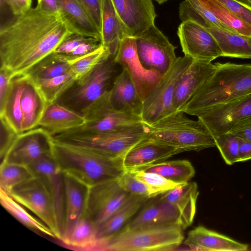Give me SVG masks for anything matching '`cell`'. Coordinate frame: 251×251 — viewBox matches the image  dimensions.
<instances>
[{"mask_svg":"<svg viewBox=\"0 0 251 251\" xmlns=\"http://www.w3.org/2000/svg\"><path fill=\"white\" fill-rule=\"evenodd\" d=\"M0 30V67L26 73L73 33L60 14L31 8Z\"/></svg>","mask_w":251,"mask_h":251,"instance_id":"obj_1","label":"cell"},{"mask_svg":"<svg viewBox=\"0 0 251 251\" xmlns=\"http://www.w3.org/2000/svg\"><path fill=\"white\" fill-rule=\"evenodd\" d=\"M53 140V155L61 170L88 187L118 178L125 171L122 158L91 147Z\"/></svg>","mask_w":251,"mask_h":251,"instance_id":"obj_2","label":"cell"},{"mask_svg":"<svg viewBox=\"0 0 251 251\" xmlns=\"http://www.w3.org/2000/svg\"><path fill=\"white\" fill-rule=\"evenodd\" d=\"M182 112L198 117L211 107L251 94V64L216 63Z\"/></svg>","mask_w":251,"mask_h":251,"instance_id":"obj_3","label":"cell"},{"mask_svg":"<svg viewBox=\"0 0 251 251\" xmlns=\"http://www.w3.org/2000/svg\"><path fill=\"white\" fill-rule=\"evenodd\" d=\"M182 229L177 225L150 226L130 230L123 229L99 243L95 251L172 250L183 241Z\"/></svg>","mask_w":251,"mask_h":251,"instance_id":"obj_4","label":"cell"},{"mask_svg":"<svg viewBox=\"0 0 251 251\" xmlns=\"http://www.w3.org/2000/svg\"><path fill=\"white\" fill-rule=\"evenodd\" d=\"M177 112L151 125H147L148 136L177 147L184 152L200 151L215 146L214 139L204 124Z\"/></svg>","mask_w":251,"mask_h":251,"instance_id":"obj_5","label":"cell"},{"mask_svg":"<svg viewBox=\"0 0 251 251\" xmlns=\"http://www.w3.org/2000/svg\"><path fill=\"white\" fill-rule=\"evenodd\" d=\"M147 136V125L142 123L107 132L74 129L53 138L60 142L91 147L122 159L130 149Z\"/></svg>","mask_w":251,"mask_h":251,"instance_id":"obj_6","label":"cell"},{"mask_svg":"<svg viewBox=\"0 0 251 251\" xmlns=\"http://www.w3.org/2000/svg\"><path fill=\"white\" fill-rule=\"evenodd\" d=\"M114 57L108 55L86 76L75 81L57 101L81 114L110 90L117 71Z\"/></svg>","mask_w":251,"mask_h":251,"instance_id":"obj_7","label":"cell"},{"mask_svg":"<svg viewBox=\"0 0 251 251\" xmlns=\"http://www.w3.org/2000/svg\"><path fill=\"white\" fill-rule=\"evenodd\" d=\"M193 60L186 56L177 57L169 70L143 101L141 117L144 123L151 125L176 111L174 99L177 84Z\"/></svg>","mask_w":251,"mask_h":251,"instance_id":"obj_8","label":"cell"},{"mask_svg":"<svg viewBox=\"0 0 251 251\" xmlns=\"http://www.w3.org/2000/svg\"><path fill=\"white\" fill-rule=\"evenodd\" d=\"M34 176L44 183L52 202L57 226V239L63 237L66 226V188L64 173L53 153L28 166Z\"/></svg>","mask_w":251,"mask_h":251,"instance_id":"obj_9","label":"cell"},{"mask_svg":"<svg viewBox=\"0 0 251 251\" xmlns=\"http://www.w3.org/2000/svg\"><path fill=\"white\" fill-rule=\"evenodd\" d=\"M138 58L147 69L164 75L175 62L176 47L155 25L135 37Z\"/></svg>","mask_w":251,"mask_h":251,"instance_id":"obj_10","label":"cell"},{"mask_svg":"<svg viewBox=\"0 0 251 251\" xmlns=\"http://www.w3.org/2000/svg\"><path fill=\"white\" fill-rule=\"evenodd\" d=\"M118 178L89 187L85 217L97 227L111 216L130 195L122 187Z\"/></svg>","mask_w":251,"mask_h":251,"instance_id":"obj_11","label":"cell"},{"mask_svg":"<svg viewBox=\"0 0 251 251\" xmlns=\"http://www.w3.org/2000/svg\"><path fill=\"white\" fill-rule=\"evenodd\" d=\"M83 115L85 123L75 129L107 132L143 123L140 115L112 107L108 100V92L89 107Z\"/></svg>","mask_w":251,"mask_h":251,"instance_id":"obj_12","label":"cell"},{"mask_svg":"<svg viewBox=\"0 0 251 251\" xmlns=\"http://www.w3.org/2000/svg\"><path fill=\"white\" fill-rule=\"evenodd\" d=\"M9 194L50 228L57 239L56 222L52 202L44 183L39 178L34 176L14 187Z\"/></svg>","mask_w":251,"mask_h":251,"instance_id":"obj_13","label":"cell"},{"mask_svg":"<svg viewBox=\"0 0 251 251\" xmlns=\"http://www.w3.org/2000/svg\"><path fill=\"white\" fill-rule=\"evenodd\" d=\"M114 61L126 70L143 101L163 76L143 66L138 57L135 38L132 36H127L122 39Z\"/></svg>","mask_w":251,"mask_h":251,"instance_id":"obj_14","label":"cell"},{"mask_svg":"<svg viewBox=\"0 0 251 251\" xmlns=\"http://www.w3.org/2000/svg\"><path fill=\"white\" fill-rule=\"evenodd\" d=\"M177 34L184 56L204 62H211L222 56V52L214 36L196 22L182 21Z\"/></svg>","mask_w":251,"mask_h":251,"instance_id":"obj_15","label":"cell"},{"mask_svg":"<svg viewBox=\"0 0 251 251\" xmlns=\"http://www.w3.org/2000/svg\"><path fill=\"white\" fill-rule=\"evenodd\" d=\"M53 137L47 131L37 127L18 135L0 162L28 166L53 153Z\"/></svg>","mask_w":251,"mask_h":251,"instance_id":"obj_16","label":"cell"},{"mask_svg":"<svg viewBox=\"0 0 251 251\" xmlns=\"http://www.w3.org/2000/svg\"><path fill=\"white\" fill-rule=\"evenodd\" d=\"M251 116V94L216 105L198 117L213 138L228 132L240 120Z\"/></svg>","mask_w":251,"mask_h":251,"instance_id":"obj_17","label":"cell"},{"mask_svg":"<svg viewBox=\"0 0 251 251\" xmlns=\"http://www.w3.org/2000/svg\"><path fill=\"white\" fill-rule=\"evenodd\" d=\"M184 152L181 149L148 136L130 149L122 158L126 171L139 170Z\"/></svg>","mask_w":251,"mask_h":251,"instance_id":"obj_18","label":"cell"},{"mask_svg":"<svg viewBox=\"0 0 251 251\" xmlns=\"http://www.w3.org/2000/svg\"><path fill=\"white\" fill-rule=\"evenodd\" d=\"M130 36L136 37L155 25L152 0H111Z\"/></svg>","mask_w":251,"mask_h":251,"instance_id":"obj_19","label":"cell"},{"mask_svg":"<svg viewBox=\"0 0 251 251\" xmlns=\"http://www.w3.org/2000/svg\"><path fill=\"white\" fill-rule=\"evenodd\" d=\"M215 69V64L211 62L193 60L176 86L174 99V107L176 112L182 111Z\"/></svg>","mask_w":251,"mask_h":251,"instance_id":"obj_20","label":"cell"},{"mask_svg":"<svg viewBox=\"0 0 251 251\" xmlns=\"http://www.w3.org/2000/svg\"><path fill=\"white\" fill-rule=\"evenodd\" d=\"M199 192L197 184L187 182L179 184L163 193L161 199L172 204L178 214V224L183 229L192 224L196 211Z\"/></svg>","mask_w":251,"mask_h":251,"instance_id":"obj_21","label":"cell"},{"mask_svg":"<svg viewBox=\"0 0 251 251\" xmlns=\"http://www.w3.org/2000/svg\"><path fill=\"white\" fill-rule=\"evenodd\" d=\"M85 122L82 114L55 101L47 105L38 126L53 136L79 127Z\"/></svg>","mask_w":251,"mask_h":251,"instance_id":"obj_22","label":"cell"},{"mask_svg":"<svg viewBox=\"0 0 251 251\" xmlns=\"http://www.w3.org/2000/svg\"><path fill=\"white\" fill-rule=\"evenodd\" d=\"M108 100L114 108L141 116L143 101L126 70L114 79L108 92Z\"/></svg>","mask_w":251,"mask_h":251,"instance_id":"obj_23","label":"cell"},{"mask_svg":"<svg viewBox=\"0 0 251 251\" xmlns=\"http://www.w3.org/2000/svg\"><path fill=\"white\" fill-rule=\"evenodd\" d=\"M150 198L130 194L122 205L108 219L97 227V245L120 232Z\"/></svg>","mask_w":251,"mask_h":251,"instance_id":"obj_24","label":"cell"},{"mask_svg":"<svg viewBox=\"0 0 251 251\" xmlns=\"http://www.w3.org/2000/svg\"><path fill=\"white\" fill-rule=\"evenodd\" d=\"M160 225L179 226L176 209L172 204L159 198L158 200L146 204L123 229L130 230Z\"/></svg>","mask_w":251,"mask_h":251,"instance_id":"obj_25","label":"cell"},{"mask_svg":"<svg viewBox=\"0 0 251 251\" xmlns=\"http://www.w3.org/2000/svg\"><path fill=\"white\" fill-rule=\"evenodd\" d=\"M26 74L21 100L23 132L38 127L48 104L34 80Z\"/></svg>","mask_w":251,"mask_h":251,"instance_id":"obj_26","label":"cell"},{"mask_svg":"<svg viewBox=\"0 0 251 251\" xmlns=\"http://www.w3.org/2000/svg\"><path fill=\"white\" fill-rule=\"evenodd\" d=\"M184 243L202 251H246L248 248L247 244L239 243L201 226L190 230Z\"/></svg>","mask_w":251,"mask_h":251,"instance_id":"obj_27","label":"cell"},{"mask_svg":"<svg viewBox=\"0 0 251 251\" xmlns=\"http://www.w3.org/2000/svg\"><path fill=\"white\" fill-rule=\"evenodd\" d=\"M60 14L73 33L98 39L101 33L77 0H56Z\"/></svg>","mask_w":251,"mask_h":251,"instance_id":"obj_28","label":"cell"},{"mask_svg":"<svg viewBox=\"0 0 251 251\" xmlns=\"http://www.w3.org/2000/svg\"><path fill=\"white\" fill-rule=\"evenodd\" d=\"M64 177L66 188V226L64 235L75 223L85 217L89 190L88 186L72 176L64 173Z\"/></svg>","mask_w":251,"mask_h":251,"instance_id":"obj_29","label":"cell"},{"mask_svg":"<svg viewBox=\"0 0 251 251\" xmlns=\"http://www.w3.org/2000/svg\"><path fill=\"white\" fill-rule=\"evenodd\" d=\"M129 36L117 14L111 0H103L101 15V44L115 57L121 41Z\"/></svg>","mask_w":251,"mask_h":251,"instance_id":"obj_30","label":"cell"},{"mask_svg":"<svg viewBox=\"0 0 251 251\" xmlns=\"http://www.w3.org/2000/svg\"><path fill=\"white\" fill-rule=\"evenodd\" d=\"M26 77V73L13 75L4 102L0 108V117L18 134L23 133L21 100Z\"/></svg>","mask_w":251,"mask_h":251,"instance_id":"obj_31","label":"cell"},{"mask_svg":"<svg viewBox=\"0 0 251 251\" xmlns=\"http://www.w3.org/2000/svg\"><path fill=\"white\" fill-rule=\"evenodd\" d=\"M206 29L215 38L222 56L251 59V36L210 25Z\"/></svg>","mask_w":251,"mask_h":251,"instance_id":"obj_32","label":"cell"},{"mask_svg":"<svg viewBox=\"0 0 251 251\" xmlns=\"http://www.w3.org/2000/svg\"><path fill=\"white\" fill-rule=\"evenodd\" d=\"M97 226L87 218L78 220L60 241L67 247L79 251H94L97 243Z\"/></svg>","mask_w":251,"mask_h":251,"instance_id":"obj_33","label":"cell"},{"mask_svg":"<svg viewBox=\"0 0 251 251\" xmlns=\"http://www.w3.org/2000/svg\"><path fill=\"white\" fill-rule=\"evenodd\" d=\"M79 57L53 52L37 63L26 73L34 79L59 76L69 72Z\"/></svg>","mask_w":251,"mask_h":251,"instance_id":"obj_34","label":"cell"},{"mask_svg":"<svg viewBox=\"0 0 251 251\" xmlns=\"http://www.w3.org/2000/svg\"><path fill=\"white\" fill-rule=\"evenodd\" d=\"M139 170L157 174L179 184L188 182L195 175L194 167L187 160L160 162Z\"/></svg>","mask_w":251,"mask_h":251,"instance_id":"obj_35","label":"cell"},{"mask_svg":"<svg viewBox=\"0 0 251 251\" xmlns=\"http://www.w3.org/2000/svg\"><path fill=\"white\" fill-rule=\"evenodd\" d=\"M1 205L15 218L27 227L53 238L55 234L42 221L31 215L25 207L14 199L9 194L0 189Z\"/></svg>","mask_w":251,"mask_h":251,"instance_id":"obj_36","label":"cell"},{"mask_svg":"<svg viewBox=\"0 0 251 251\" xmlns=\"http://www.w3.org/2000/svg\"><path fill=\"white\" fill-rule=\"evenodd\" d=\"M221 23L231 31L251 36V26L232 13L217 0H198Z\"/></svg>","mask_w":251,"mask_h":251,"instance_id":"obj_37","label":"cell"},{"mask_svg":"<svg viewBox=\"0 0 251 251\" xmlns=\"http://www.w3.org/2000/svg\"><path fill=\"white\" fill-rule=\"evenodd\" d=\"M34 80L48 104L57 101L75 81L74 75L71 70L65 74L55 77Z\"/></svg>","mask_w":251,"mask_h":251,"instance_id":"obj_38","label":"cell"},{"mask_svg":"<svg viewBox=\"0 0 251 251\" xmlns=\"http://www.w3.org/2000/svg\"><path fill=\"white\" fill-rule=\"evenodd\" d=\"M33 176L28 166L15 163H1L0 189L9 194L14 187Z\"/></svg>","mask_w":251,"mask_h":251,"instance_id":"obj_39","label":"cell"},{"mask_svg":"<svg viewBox=\"0 0 251 251\" xmlns=\"http://www.w3.org/2000/svg\"><path fill=\"white\" fill-rule=\"evenodd\" d=\"M108 55L110 54L101 45L94 51L80 56L71 68L75 81L88 75L102 59Z\"/></svg>","mask_w":251,"mask_h":251,"instance_id":"obj_40","label":"cell"},{"mask_svg":"<svg viewBox=\"0 0 251 251\" xmlns=\"http://www.w3.org/2000/svg\"><path fill=\"white\" fill-rule=\"evenodd\" d=\"M215 146L218 149L225 162L229 165L238 162L239 143L238 137L229 132L214 138Z\"/></svg>","mask_w":251,"mask_h":251,"instance_id":"obj_41","label":"cell"},{"mask_svg":"<svg viewBox=\"0 0 251 251\" xmlns=\"http://www.w3.org/2000/svg\"><path fill=\"white\" fill-rule=\"evenodd\" d=\"M130 172L136 178L147 184L156 195L164 193L179 184L154 173L141 170Z\"/></svg>","mask_w":251,"mask_h":251,"instance_id":"obj_42","label":"cell"},{"mask_svg":"<svg viewBox=\"0 0 251 251\" xmlns=\"http://www.w3.org/2000/svg\"><path fill=\"white\" fill-rule=\"evenodd\" d=\"M118 180L122 187L130 194L149 198L157 196L147 184L136 178L130 171H125Z\"/></svg>","mask_w":251,"mask_h":251,"instance_id":"obj_43","label":"cell"},{"mask_svg":"<svg viewBox=\"0 0 251 251\" xmlns=\"http://www.w3.org/2000/svg\"><path fill=\"white\" fill-rule=\"evenodd\" d=\"M0 118V162L3 160L7 152L19 134H17L7 124Z\"/></svg>","mask_w":251,"mask_h":251,"instance_id":"obj_44","label":"cell"},{"mask_svg":"<svg viewBox=\"0 0 251 251\" xmlns=\"http://www.w3.org/2000/svg\"><path fill=\"white\" fill-rule=\"evenodd\" d=\"M232 13L251 26V5L237 0H217Z\"/></svg>","mask_w":251,"mask_h":251,"instance_id":"obj_45","label":"cell"},{"mask_svg":"<svg viewBox=\"0 0 251 251\" xmlns=\"http://www.w3.org/2000/svg\"><path fill=\"white\" fill-rule=\"evenodd\" d=\"M101 33L103 0H77Z\"/></svg>","mask_w":251,"mask_h":251,"instance_id":"obj_46","label":"cell"},{"mask_svg":"<svg viewBox=\"0 0 251 251\" xmlns=\"http://www.w3.org/2000/svg\"><path fill=\"white\" fill-rule=\"evenodd\" d=\"M94 41H100L95 38L73 33L58 46L54 52L67 55L81 44Z\"/></svg>","mask_w":251,"mask_h":251,"instance_id":"obj_47","label":"cell"},{"mask_svg":"<svg viewBox=\"0 0 251 251\" xmlns=\"http://www.w3.org/2000/svg\"><path fill=\"white\" fill-rule=\"evenodd\" d=\"M228 132L251 142V116L237 122Z\"/></svg>","mask_w":251,"mask_h":251,"instance_id":"obj_48","label":"cell"},{"mask_svg":"<svg viewBox=\"0 0 251 251\" xmlns=\"http://www.w3.org/2000/svg\"><path fill=\"white\" fill-rule=\"evenodd\" d=\"M32 0H0V3L6 4L12 14L19 16L28 11L31 7Z\"/></svg>","mask_w":251,"mask_h":251,"instance_id":"obj_49","label":"cell"},{"mask_svg":"<svg viewBox=\"0 0 251 251\" xmlns=\"http://www.w3.org/2000/svg\"><path fill=\"white\" fill-rule=\"evenodd\" d=\"M13 74L9 70L0 67V108L3 105L9 87Z\"/></svg>","mask_w":251,"mask_h":251,"instance_id":"obj_50","label":"cell"},{"mask_svg":"<svg viewBox=\"0 0 251 251\" xmlns=\"http://www.w3.org/2000/svg\"><path fill=\"white\" fill-rule=\"evenodd\" d=\"M239 152L238 162L251 159V142L239 138Z\"/></svg>","mask_w":251,"mask_h":251,"instance_id":"obj_51","label":"cell"},{"mask_svg":"<svg viewBox=\"0 0 251 251\" xmlns=\"http://www.w3.org/2000/svg\"><path fill=\"white\" fill-rule=\"evenodd\" d=\"M36 6L44 12L51 14H60L56 0H37Z\"/></svg>","mask_w":251,"mask_h":251,"instance_id":"obj_52","label":"cell"},{"mask_svg":"<svg viewBox=\"0 0 251 251\" xmlns=\"http://www.w3.org/2000/svg\"><path fill=\"white\" fill-rule=\"evenodd\" d=\"M239 1H241L244 3L251 5V2L250 0H237Z\"/></svg>","mask_w":251,"mask_h":251,"instance_id":"obj_53","label":"cell"},{"mask_svg":"<svg viewBox=\"0 0 251 251\" xmlns=\"http://www.w3.org/2000/svg\"><path fill=\"white\" fill-rule=\"evenodd\" d=\"M154 0L156 1L159 4H161L166 2L168 0Z\"/></svg>","mask_w":251,"mask_h":251,"instance_id":"obj_54","label":"cell"},{"mask_svg":"<svg viewBox=\"0 0 251 251\" xmlns=\"http://www.w3.org/2000/svg\"><path fill=\"white\" fill-rule=\"evenodd\" d=\"M250 0V1H251V0Z\"/></svg>","mask_w":251,"mask_h":251,"instance_id":"obj_55","label":"cell"}]
</instances>
